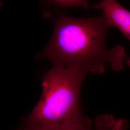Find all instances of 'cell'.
Instances as JSON below:
<instances>
[{
    "instance_id": "1",
    "label": "cell",
    "mask_w": 130,
    "mask_h": 130,
    "mask_svg": "<svg viewBox=\"0 0 130 130\" xmlns=\"http://www.w3.org/2000/svg\"><path fill=\"white\" fill-rule=\"evenodd\" d=\"M110 28L103 14L86 19L61 15L55 22L50 42L37 59H46L54 65L86 74H103L107 65L120 71L127 56L122 46L107 47Z\"/></svg>"
},
{
    "instance_id": "7",
    "label": "cell",
    "mask_w": 130,
    "mask_h": 130,
    "mask_svg": "<svg viewBox=\"0 0 130 130\" xmlns=\"http://www.w3.org/2000/svg\"><path fill=\"white\" fill-rule=\"evenodd\" d=\"M24 130H25V129H24Z\"/></svg>"
},
{
    "instance_id": "3",
    "label": "cell",
    "mask_w": 130,
    "mask_h": 130,
    "mask_svg": "<svg viewBox=\"0 0 130 130\" xmlns=\"http://www.w3.org/2000/svg\"><path fill=\"white\" fill-rule=\"evenodd\" d=\"M94 8L102 10L110 28H118L130 41V11L114 0H103L95 5ZM127 64L130 66V57Z\"/></svg>"
},
{
    "instance_id": "6",
    "label": "cell",
    "mask_w": 130,
    "mask_h": 130,
    "mask_svg": "<svg viewBox=\"0 0 130 130\" xmlns=\"http://www.w3.org/2000/svg\"><path fill=\"white\" fill-rule=\"evenodd\" d=\"M1 5H1V3L0 2V8H1Z\"/></svg>"
},
{
    "instance_id": "4",
    "label": "cell",
    "mask_w": 130,
    "mask_h": 130,
    "mask_svg": "<svg viewBox=\"0 0 130 130\" xmlns=\"http://www.w3.org/2000/svg\"><path fill=\"white\" fill-rule=\"evenodd\" d=\"M128 125L124 119L116 120L112 116L107 115L99 117L92 126L88 119L82 122H77L38 130H125ZM26 130H30L27 128Z\"/></svg>"
},
{
    "instance_id": "5",
    "label": "cell",
    "mask_w": 130,
    "mask_h": 130,
    "mask_svg": "<svg viewBox=\"0 0 130 130\" xmlns=\"http://www.w3.org/2000/svg\"><path fill=\"white\" fill-rule=\"evenodd\" d=\"M47 3L52 6L63 8L82 7L87 10L90 5L87 1H49Z\"/></svg>"
},
{
    "instance_id": "2",
    "label": "cell",
    "mask_w": 130,
    "mask_h": 130,
    "mask_svg": "<svg viewBox=\"0 0 130 130\" xmlns=\"http://www.w3.org/2000/svg\"><path fill=\"white\" fill-rule=\"evenodd\" d=\"M87 74L54 65L43 76L40 100L27 119L30 130H38L82 122V85Z\"/></svg>"
}]
</instances>
